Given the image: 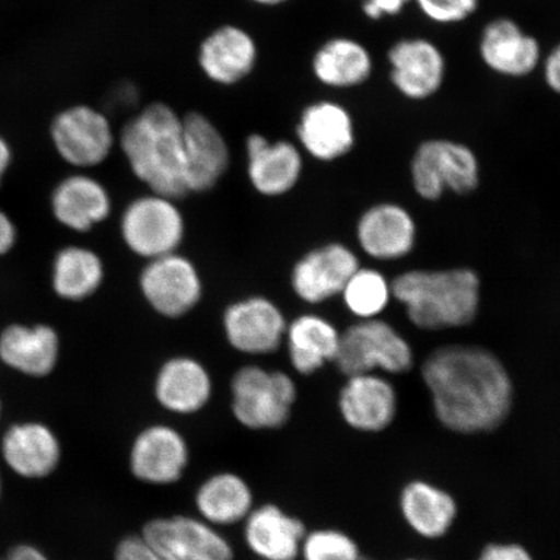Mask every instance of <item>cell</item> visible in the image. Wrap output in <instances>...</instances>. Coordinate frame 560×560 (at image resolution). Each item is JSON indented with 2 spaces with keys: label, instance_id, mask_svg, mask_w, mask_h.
<instances>
[{
  "label": "cell",
  "instance_id": "cell-38",
  "mask_svg": "<svg viewBox=\"0 0 560 560\" xmlns=\"http://www.w3.org/2000/svg\"><path fill=\"white\" fill-rule=\"evenodd\" d=\"M544 79L546 85L560 95V44L544 60Z\"/></svg>",
  "mask_w": 560,
  "mask_h": 560
},
{
  "label": "cell",
  "instance_id": "cell-37",
  "mask_svg": "<svg viewBox=\"0 0 560 560\" xmlns=\"http://www.w3.org/2000/svg\"><path fill=\"white\" fill-rule=\"evenodd\" d=\"M478 560H535L520 544H490L480 552Z\"/></svg>",
  "mask_w": 560,
  "mask_h": 560
},
{
  "label": "cell",
  "instance_id": "cell-7",
  "mask_svg": "<svg viewBox=\"0 0 560 560\" xmlns=\"http://www.w3.org/2000/svg\"><path fill=\"white\" fill-rule=\"evenodd\" d=\"M128 248L147 260L175 254L185 236V220L175 200L158 194L131 201L121 217Z\"/></svg>",
  "mask_w": 560,
  "mask_h": 560
},
{
  "label": "cell",
  "instance_id": "cell-42",
  "mask_svg": "<svg viewBox=\"0 0 560 560\" xmlns=\"http://www.w3.org/2000/svg\"><path fill=\"white\" fill-rule=\"evenodd\" d=\"M254 2L261 5H279L289 2V0H254Z\"/></svg>",
  "mask_w": 560,
  "mask_h": 560
},
{
  "label": "cell",
  "instance_id": "cell-15",
  "mask_svg": "<svg viewBox=\"0 0 560 560\" xmlns=\"http://www.w3.org/2000/svg\"><path fill=\"white\" fill-rule=\"evenodd\" d=\"M0 453L7 467L27 480L48 478L62 458L58 435L51 427L35 420L9 427L0 441Z\"/></svg>",
  "mask_w": 560,
  "mask_h": 560
},
{
  "label": "cell",
  "instance_id": "cell-17",
  "mask_svg": "<svg viewBox=\"0 0 560 560\" xmlns=\"http://www.w3.org/2000/svg\"><path fill=\"white\" fill-rule=\"evenodd\" d=\"M479 55L492 72L510 79H523L540 66L541 45L513 19L499 18L482 30Z\"/></svg>",
  "mask_w": 560,
  "mask_h": 560
},
{
  "label": "cell",
  "instance_id": "cell-2",
  "mask_svg": "<svg viewBox=\"0 0 560 560\" xmlns=\"http://www.w3.org/2000/svg\"><path fill=\"white\" fill-rule=\"evenodd\" d=\"M118 144L131 172L152 194L173 200L188 194L184 124L170 104L145 105L122 126Z\"/></svg>",
  "mask_w": 560,
  "mask_h": 560
},
{
  "label": "cell",
  "instance_id": "cell-18",
  "mask_svg": "<svg viewBox=\"0 0 560 560\" xmlns=\"http://www.w3.org/2000/svg\"><path fill=\"white\" fill-rule=\"evenodd\" d=\"M339 409L350 429L382 432L396 418V390L388 381L373 373L349 376L340 392Z\"/></svg>",
  "mask_w": 560,
  "mask_h": 560
},
{
  "label": "cell",
  "instance_id": "cell-28",
  "mask_svg": "<svg viewBox=\"0 0 560 560\" xmlns=\"http://www.w3.org/2000/svg\"><path fill=\"white\" fill-rule=\"evenodd\" d=\"M254 501L248 482L233 472L210 476L195 495V505L201 520L215 528L247 520L254 510Z\"/></svg>",
  "mask_w": 560,
  "mask_h": 560
},
{
  "label": "cell",
  "instance_id": "cell-3",
  "mask_svg": "<svg viewBox=\"0 0 560 560\" xmlns=\"http://www.w3.org/2000/svg\"><path fill=\"white\" fill-rule=\"evenodd\" d=\"M390 291L420 330L464 327L479 312L480 280L470 269L404 272L392 282Z\"/></svg>",
  "mask_w": 560,
  "mask_h": 560
},
{
  "label": "cell",
  "instance_id": "cell-29",
  "mask_svg": "<svg viewBox=\"0 0 560 560\" xmlns=\"http://www.w3.org/2000/svg\"><path fill=\"white\" fill-rule=\"evenodd\" d=\"M312 66L314 75L324 85L352 89L363 85L370 79L374 61L361 42L336 37L319 47Z\"/></svg>",
  "mask_w": 560,
  "mask_h": 560
},
{
  "label": "cell",
  "instance_id": "cell-31",
  "mask_svg": "<svg viewBox=\"0 0 560 560\" xmlns=\"http://www.w3.org/2000/svg\"><path fill=\"white\" fill-rule=\"evenodd\" d=\"M104 264L95 250L82 245H67L55 255L51 287L55 295L66 301H83L101 289Z\"/></svg>",
  "mask_w": 560,
  "mask_h": 560
},
{
  "label": "cell",
  "instance_id": "cell-44",
  "mask_svg": "<svg viewBox=\"0 0 560 560\" xmlns=\"http://www.w3.org/2000/svg\"><path fill=\"white\" fill-rule=\"evenodd\" d=\"M2 415H3V405H2V400H0V420H2Z\"/></svg>",
  "mask_w": 560,
  "mask_h": 560
},
{
  "label": "cell",
  "instance_id": "cell-22",
  "mask_svg": "<svg viewBox=\"0 0 560 560\" xmlns=\"http://www.w3.org/2000/svg\"><path fill=\"white\" fill-rule=\"evenodd\" d=\"M110 196L100 180L88 174L61 179L51 194L54 219L74 233H88L108 219Z\"/></svg>",
  "mask_w": 560,
  "mask_h": 560
},
{
  "label": "cell",
  "instance_id": "cell-16",
  "mask_svg": "<svg viewBox=\"0 0 560 560\" xmlns=\"http://www.w3.org/2000/svg\"><path fill=\"white\" fill-rule=\"evenodd\" d=\"M359 269V258L346 245L327 244L300 258L292 270V289L307 304L324 303L339 295Z\"/></svg>",
  "mask_w": 560,
  "mask_h": 560
},
{
  "label": "cell",
  "instance_id": "cell-5",
  "mask_svg": "<svg viewBox=\"0 0 560 560\" xmlns=\"http://www.w3.org/2000/svg\"><path fill=\"white\" fill-rule=\"evenodd\" d=\"M334 362L348 377L377 369L402 374L412 368V349L387 322L362 319L340 334Z\"/></svg>",
  "mask_w": 560,
  "mask_h": 560
},
{
  "label": "cell",
  "instance_id": "cell-41",
  "mask_svg": "<svg viewBox=\"0 0 560 560\" xmlns=\"http://www.w3.org/2000/svg\"><path fill=\"white\" fill-rule=\"evenodd\" d=\"M12 149L7 139L0 136V187H2L3 179L7 172H9L12 164Z\"/></svg>",
  "mask_w": 560,
  "mask_h": 560
},
{
  "label": "cell",
  "instance_id": "cell-20",
  "mask_svg": "<svg viewBox=\"0 0 560 560\" xmlns=\"http://www.w3.org/2000/svg\"><path fill=\"white\" fill-rule=\"evenodd\" d=\"M298 137L311 156L328 163L352 151L355 143L354 121L345 105L320 101L307 105L301 114Z\"/></svg>",
  "mask_w": 560,
  "mask_h": 560
},
{
  "label": "cell",
  "instance_id": "cell-33",
  "mask_svg": "<svg viewBox=\"0 0 560 560\" xmlns=\"http://www.w3.org/2000/svg\"><path fill=\"white\" fill-rule=\"evenodd\" d=\"M300 557L303 560H362L353 538L331 528L306 532Z\"/></svg>",
  "mask_w": 560,
  "mask_h": 560
},
{
  "label": "cell",
  "instance_id": "cell-13",
  "mask_svg": "<svg viewBox=\"0 0 560 560\" xmlns=\"http://www.w3.org/2000/svg\"><path fill=\"white\" fill-rule=\"evenodd\" d=\"M182 124L187 191L200 194L212 190L230 166L226 139L201 112H188L182 116Z\"/></svg>",
  "mask_w": 560,
  "mask_h": 560
},
{
  "label": "cell",
  "instance_id": "cell-40",
  "mask_svg": "<svg viewBox=\"0 0 560 560\" xmlns=\"http://www.w3.org/2000/svg\"><path fill=\"white\" fill-rule=\"evenodd\" d=\"M5 560H50L44 550L32 544H19L7 552Z\"/></svg>",
  "mask_w": 560,
  "mask_h": 560
},
{
  "label": "cell",
  "instance_id": "cell-12",
  "mask_svg": "<svg viewBox=\"0 0 560 560\" xmlns=\"http://www.w3.org/2000/svg\"><path fill=\"white\" fill-rule=\"evenodd\" d=\"M190 451L182 433L167 424H152L140 431L131 445L130 471L150 486H171L184 476Z\"/></svg>",
  "mask_w": 560,
  "mask_h": 560
},
{
  "label": "cell",
  "instance_id": "cell-24",
  "mask_svg": "<svg viewBox=\"0 0 560 560\" xmlns=\"http://www.w3.org/2000/svg\"><path fill=\"white\" fill-rule=\"evenodd\" d=\"M244 541L260 560H296L306 528L296 516L282 509L262 505L250 511L244 522Z\"/></svg>",
  "mask_w": 560,
  "mask_h": 560
},
{
  "label": "cell",
  "instance_id": "cell-39",
  "mask_svg": "<svg viewBox=\"0 0 560 560\" xmlns=\"http://www.w3.org/2000/svg\"><path fill=\"white\" fill-rule=\"evenodd\" d=\"M18 242V228L11 217L0 210V257L9 255Z\"/></svg>",
  "mask_w": 560,
  "mask_h": 560
},
{
  "label": "cell",
  "instance_id": "cell-36",
  "mask_svg": "<svg viewBox=\"0 0 560 560\" xmlns=\"http://www.w3.org/2000/svg\"><path fill=\"white\" fill-rule=\"evenodd\" d=\"M410 2L411 0H363L362 11L370 20L380 21L400 15Z\"/></svg>",
  "mask_w": 560,
  "mask_h": 560
},
{
  "label": "cell",
  "instance_id": "cell-8",
  "mask_svg": "<svg viewBox=\"0 0 560 560\" xmlns=\"http://www.w3.org/2000/svg\"><path fill=\"white\" fill-rule=\"evenodd\" d=\"M140 537L161 560H234L233 546L213 525L186 515L147 522Z\"/></svg>",
  "mask_w": 560,
  "mask_h": 560
},
{
  "label": "cell",
  "instance_id": "cell-32",
  "mask_svg": "<svg viewBox=\"0 0 560 560\" xmlns=\"http://www.w3.org/2000/svg\"><path fill=\"white\" fill-rule=\"evenodd\" d=\"M341 295L348 310L357 317L373 319L387 307L392 291L380 271L360 268L350 277Z\"/></svg>",
  "mask_w": 560,
  "mask_h": 560
},
{
  "label": "cell",
  "instance_id": "cell-46",
  "mask_svg": "<svg viewBox=\"0 0 560 560\" xmlns=\"http://www.w3.org/2000/svg\"><path fill=\"white\" fill-rule=\"evenodd\" d=\"M2 560H5V559H2Z\"/></svg>",
  "mask_w": 560,
  "mask_h": 560
},
{
  "label": "cell",
  "instance_id": "cell-21",
  "mask_svg": "<svg viewBox=\"0 0 560 560\" xmlns=\"http://www.w3.org/2000/svg\"><path fill=\"white\" fill-rule=\"evenodd\" d=\"M248 177L257 192L269 198L290 192L303 173V156L287 140L271 142L261 135H250L245 143Z\"/></svg>",
  "mask_w": 560,
  "mask_h": 560
},
{
  "label": "cell",
  "instance_id": "cell-43",
  "mask_svg": "<svg viewBox=\"0 0 560 560\" xmlns=\"http://www.w3.org/2000/svg\"><path fill=\"white\" fill-rule=\"evenodd\" d=\"M2 494H3V479H2V474H0V500H2Z\"/></svg>",
  "mask_w": 560,
  "mask_h": 560
},
{
  "label": "cell",
  "instance_id": "cell-1",
  "mask_svg": "<svg viewBox=\"0 0 560 560\" xmlns=\"http://www.w3.org/2000/svg\"><path fill=\"white\" fill-rule=\"evenodd\" d=\"M422 377L433 410L445 429L462 435L490 432L505 422L513 406V382L489 350L441 347L427 357Z\"/></svg>",
  "mask_w": 560,
  "mask_h": 560
},
{
  "label": "cell",
  "instance_id": "cell-23",
  "mask_svg": "<svg viewBox=\"0 0 560 560\" xmlns=\"http://www.w3.org/2000/svg\"><path fill=\"white\" fill-rule=\"evenodd\" d=\"M257 62V46L248 32L240 26L217 27L202 40L199 65L210 81L235 85L252 73Z\"/></svg>",
  "mask_w": 560,
  "mask_h": 560
},
{
  "label": "cell",
  "instance_id": "cell-4",
  "mask_svg": "<svg viewBox=\"0 0 560 560\" xmlns=\"http://www.w3.org/2000/svg\"><path fill=\"white\" fill-rule=\"evenodd\" d=\"M231 410L237 422L249 430H278L291 417L298 388L290 375L245 366L231 381Z\"/></svg>",
  "mask_w": 560,
  "mask_h": 560
},
{
  "label": "cell",
  "instance_id": "cell-14",
  "mask_svg": "<svg viewBox=\"0 0 560 560\" xmlns=\"http://www.w3.org/2000/svg\"><path fill=\"white\" fill-rule=\"evenodd\" d=\"M223 328L230 346L237 352L261 355L279 348L287 322L271 300L256 296L230 305L223 315Z\"/></svg>",
  "mask_w": 560,
  "mask_h": 560
},
{
  "label": "cell",
  "instance_id": "cell-9",
  "mask_svg": "<svg viewBox=\"0 0 560 560\" xmlns=\"http://www.w3.org/2000/svg\"><path fill=\"white\" fill-rule=\"evenodd\" d=\"M51 140L58 155L81 170L103 164L116 142L107 115L86 104L72 105L55 116Z\"/></svg>",
  "mask_w": 560,
  "mask_h": 560
},
{
  "label": "cell",
  "instance_id": "cell-19",
  "mask_svg": "<svg viewBox=\"0 0 560 560\" xmlns=\"http://www.w3.org/2000/svg\"><path fill=\"white\" fill-rule=\"evenodd\" d=\"M60 349V336L50 325L12 324L0 334V362L35 380L54 373Z\"/></svg>",
  "mask_w": 560,
  "mask_h": 560
},
{
  "label": "cell",
  "instance_id": "cell-35",
  "mask_svg": "<svg viewBox=\"0 0 560 560\" xmlns=\"http://www.w3.org/2000/svg\"><path fill=\"white\" fill-rule=\"evenodd\" d=\"M115 560H161L139 536H128L118 542L115 550Z\"/></svg>",
  "mask_w": 560,
  "mask_h": 560
},
{
  "label": "cell",
  "instance_id": "cell-26",
  "mask_svg": "<svg viewBox=\"0 0 560 560\" xmlns=\"http://www.w3.org/2000/svg\"><path fill=\"white\" fill-rule=\"evenodd\" d=\"M155 396L161 408L173 415H196L212 397V380L199 361L174 357L159 371Z\"/></svg>",
  "mask_w": 560,
  "mask_h": 560
},
{
  "label": "cell",
  "instance_id": "cell-30",
  "mask_svg": "<svg viewBox=\"0 0 560 560\" xmlns=\"http://www.w3.org/2000/svg\"><path fill=\"white\" fill-rule=\"evenodd\" d=\"M285 335L290 360L299 374H314L334 361L338 352L340 332L319 315H300L287 327Z\"/></svg>",
  "mask_w": 560,
  "mask_h": 560
},
{
  "label": "cell",
  "instance_id": "cell-25",
  "mask_svg": "<svg viewBox=\"0 0 560 560\" xmlns=\"http://www.w3.org/2000/svg\"><path fill=\"white\" fill-rule=\"evenodd\" d=\"M361 248L377 260H397L415 248L417 226L408 210L395 205L370 208L357 226Z\"/></svg>",
  "mask_w": 560,
  "mask_h": 560
},
{
  "label": "cell",
  "instance_id": "cell-6",
  "mask_svg": "<svg viewBox=\"0 0 560 560\" xmlns=\"http://www.w3.org/2000/svg\"><path fill=\"white\" fill-rule=\"evenodd\" d=\"M411 179L425 200H438L445 190L466 195L479 186L480 166L470 147L450 139H429L411 161Z\"/></svg>",
  "mask_w": 560,
  "mask_h": 560
},
{
  "label": "cell",
  "instance_id": "cell-45",
  "mask_svg": "<svg viewBox=\"0 0 560 560\" xmlns=\"http://www.w3.org/2000/svg\"><path fill=\"white\" fill-rule=\"evenodd\" d=\"M408 560H422V559H408Z\"/></svg>",
  "mask_w": 560,
  "mask_h": 560
},
{
  "label": "cell",
  "instance_id": "cell-27",
  "mask_svg": "<svg viewBox=\"0 0 560 560\" xmlns=\"http://www.w3.org/2000/svg\"><path fill=\"white\" fill-rule=\"evenodd\" d=\"M400 510L409 528L425 540L444 537L458 514L457 502L452 494L423 480H415L404 487Z\"/></svg>",
  "mask_w": 560,
  "mask_h": 560
},
{
  "label": "cell",
  "instance_id": "cell-10",
  "mask_svg": "<svg viewBox=\"0 0 560 560\" xmlns=\"http://www.w3.org/2000/svg\"><path fill=\"white\" fill-rule=\"evenodd\" d=\"M139 284L147 303L166 318H179L191 312L202 293L199 271L177 252L150 260Z\"/></svg>",
  "mask_w": 560,
  "mask_h": 560
},
{
  "label": "cell",
  "instance_id": "cell-11",
  "mask_svg": "<svg viewBox=\"0 0 560 560\" xmlns=\"http://www.w3.org/2000/svg\"><path fill=\"white\" fill-rule=\"evenodd\" d=\"M388 65L392 85L406 100H430L444 85L445 56L430 39L397 40L388 50Z\"/></svg>",
  "mask_w": 560,
  "mask_h": 560
},
{
  "label": "cell",
  "instance_id": "cell-34",
  "mask_svg": "<svg viewBox=\"0 0 560 560\" xmlns=\"http://www.w3.org/2000/svg\"><path fill=\"white\" fill-rule=\"evenodd\" d=\"M420 12L436 24H458L479 10L480 0H415Z\"/></svg>",
  "mask_w": 560,
  "mask_h": 560
}]
</instances>
